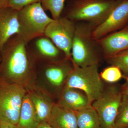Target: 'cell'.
<instances>
[{"mask_svg":"<svg viewBox=\"0 0 128 128\" xmlns=\"http://www.w3.org/2000/svg\"><path fill=\"white\" fill-rule=\"evenodd\" d=\"M1 52L0 73L2 78L25 87L34 70L32 58L27 44L16 34L5 44Z\"/></svg>","mask_w":128,"mask_h":128,"instance_id":"6da1fadb","label":"cell"},{"mask_svg":"<svg viewBox=\"0 0 128 128\" xmlns=\"http://www.w3.org/2000/svg\"><path fill=\"white\" fill-rule=\"evenodd\" d=\"M96 26L88 22H76L75 32L71 48V59L80 67L98 65L102 54L97 40L92 35Z\"/></svg>","mask_w":128,"mask_h":128,"instance_id":"7a4b0ae2","label":"cell"},{"mask_svg":"<svg viewBox=\"0 0 128 128\" xmlns=\"http://www.w3.org/2000/svg\"><path fill=\"white\" fill-rule=\"evenodd\" d=\"M121 0H71L64 17L75 22H83L96 26L106 18Z\"/></svg>","mask_w":128,"mask_h":128,"instance_id":"3957f363","label":"cell"},{"mask_svg":"<svg viewBox=\"0 0 128 128\" xmlns=\"http://www.w3.org/2000/svg\"><path fill=\"white\" fill-rule=\"evenodd\" d=\"M72 61L73 68L66 78L64 87L82 91L87 96L89 103L92 105L100 97L104 89L98 73V65L80 67L76 64L72 60Z\"/></svg>","mask_w":128,"mask_h":128,"instance_id":"277c9868","label":"cell"},{"mask_svg":"<svg viewBox=\"0 0 128 128\" xmlns=\"http://www.w3.org/2000/svg\"><path fill=\"white\" fill-rule=\"evenodd\" d=\"M18 35L26 44L34 38L44 35L48 25L54 19L45 12L41 2L34 3L18 11Z\"/></svg>","mask_w":128,"mask_h":128,"instance_id":"5b68a950","label":"cell"},{"mask_svg":"<svg viewBox=\"0 0 128 128\" xmlns=\"http://www.w3.org/2000/svg\"><path fill=\"white\" fill-rule=\"evenodd\" d=\"M27 90L17 83L0 79V120L17 125Z\"/></svg>","mask_w":128,"mask_h":128,"instance_id":"8992f818","label":"cell"},{"mask_svg":"<svg viewBox=\"0 0 128 128\" xmlns=\"http://www.w3.org/2000/svg\"><path fill=\"white\" fill-rule=\"evenodd\" d=\"M122 94L116 86L104 89L100 97L92 104L98 114L101 128H114Z\"/></svg>","mask_w":128,"mask_h":128,"instance_id":"52a82bcc","label":"cell"},{"mask_svg":"<svg viewBox=\"0 0 128 128\" xmlns=\"http://www.w3.org/2000/svg\"><path fill=\"white\" fill-rule=\"evenodd\" d=\"M76 27V22L61 16L50 22L44 31V36L52 41L68 58H71V48Z\"/></svg>","mask_w":128,"mask_h":128,"instance_id":"ba28073f","label":"cell"},{"mask_svg":"<svg viewBox=\"0 0 128 128\" xmlns=\"http://www.w3.org/2000/svg\"><path fill=\"white\" fill-rule=\"evenodd\" d=\"M128 24V0H121L102 22L93 28L92 36L98 40Z\"/></svg>","mask_w":128,"mask_h":128,"instance_id":"9c48e42d","label":"cell"},{"mask_svg":"<svg viewBox=\"0 0 128 128\" xmlns=\"http://www.w3.org/2000/svg\"><path fill=\"white\" fill-rule=\"evenodd\" d=\"M28 51L32 58L46 59L50 62L59 60L63 52L56 46L49 38L44 36L34 38L27 44ZM61 60V59H60Z\"/></svg>","mask_w":128,"mask_h":128,"instance_id":"30bf717a","label":"cell"},{"mask_svg":"<svg viewBox=\"0 0 128 128\" xmlns=\"http://www.w3.org/2000/svg\"><path fill=\"white\" fill-rule=\"evenodd\" d=\"M97 41L105 58L126 50L128 48V24Z\"/></svg>","mask_w":128,"mask_h":128,"instance_id":"8fae6325","label":"cell"},{"mask_svg":"<svg viewBox=\"0 0 128 128\" xmlns=\"http://www.w3.org/2000/svg\"><path fill=\"white\" fill-rule=\"evenodd\" d=\"M18 12L9 6L0 9V51L12 37L18 34Z\"/></svg>","mask_w":128,"mask_h":128,"instance_id":"7c38bea8","label":"cell"},{"mask_svg":"<svg viewBox=\"0 0 128 128\" xmlns=\"http://www.w3.org/2000/svg\"><path fill=\"white\" fill-rule=\"evenodd\" d=\"M73 68L71 58H64L50 62L44 68V73L47 80L54 86L60 87L66 81Z\"/></svg>","mask_w":128,"mask_h":128,"instance_id":"4fadbf2b","label":"cell"},{"mask_svg":"<svg viewBox=\"0 0 128 128\" xmlns=\"http://www.w3.org/2000/svg\"><path fill=\"white\" fill-rule=\"evenodd\" d=\"M58 105L74 112L91 105L84 92L75 88L64 87Z\"/></svg>","mask_w":128,"mask_h":128,"instance_id":"5bb4252c","label":"cell"},{"mask_svg":"<svg viewBox=\"0 0 128 128\" xmlns=\"http://www.w3.org/2000/svg\"><path fill=\"white\" fill-rule=\"evenodd\" d=\"M48 122L54 128H78L75 112L54 104Z\"/></svg>","mask_w":128,"mask_h":128,"instance_id":"9a60e30c","label":"cell"},{"mask_svg":"<svg viewBox=\"0 0 128 128\" xmlns=\"http://www.w3.org/2000/svg\"><path fill=\"white\" fill-rule=\"evenodd\" d=\"M28 90L36 113L39 124L48 122L55 104L41 92L33 89Z\"/></svg>","mask_w":128,"mask_h":128,"instance_id":"2e32d148","label":"cell"},{"mask_svg":"<svg viewBox=\"0 0 128 128\" xmlns=\"http://www.w3.org/2000/svg\"><path fill=\"white\" fill-rule=\"evenodd\" d=\"M39 124L34 106L27 92L23 98L17 126L18 128H37Z\"/></svg>","mask_w":128,"mask_h":128,"instance_id":"e0dca14e","label":"cell"},{"mask_svg":"<svg viewBox=\"0 0 128 128\" xmlns=\"http://www.w3.org/2000/svg\"><path fill=\"white\" fill-rule=\"evenodd\" d=\"M78 128H101L98 114L92 105L75 112Z\"/></svg>","mask_w":128,"mask_h":128,"instance_id":"ac0fdd59","label":"cell"},{"mask_svg":"<svg viewBox=\"0 0 128 128\" xmlns=\"http://www.w3.org/2000/svg\"><path fill=\"white\" fill-rule=\"evenodd\" d=\"M128 128V95H122L114 128Z\"/></svg>","mask_w":128,"mask_h":128,"instance_id":"d6986e66","label":"cell"},{"mask_svg":"<svg viewBox=\"0 0 128 128\" xmlns=\"http://www.w3.org/2000/svg\"><path fill=\"white\" fill-rule=\"evenodd\" d=\"M66 0H41V4L44 10L50 12L52 18L56 20L61 16Z\"/></svg>","mask_w":128,"mask_h":128,"instance_id":"ffe728a7","label":"cell"},{"mask_svg":"<svg viewBox=\"0 0 128 128\" xmlns=\"http://www.w3.org/2000/svg\"><path fill=\"white\" fill-rule=\"evenodd\" d=\"M112 66L119 68L124 76L128 74V48L113 56L106 58Z\"/></svg>","mask_w":128,"mask_h":128,"instance_id":"44dd1931","label":"cell"},{"mask_svg":"<svg viewBox=\"0 0 128 128\" xmlns=\"http://www.w3.org/2000/svg\"><path fill=\"white\" fill-rule=\"evenodd\" d=\"M101 79L109 83H114L121 80L122 77V72L119 68L114 66L108 67L101 72Z\"/></svg>","mask_w":128,"mask_h":128,"instance_id":"7402d4cb","label":"cell"},{"mask_svg":"<svg viewBox=\"0 0 128 128\" xmlns=\"http://www.w3.org/2000/svg\"><path fill=\"white\" fill-rule=\"evenodd\" d=\"M41 0H9L8 6L19 11L28 5L41 2Z\"/></svg>","mask_w":128,"mask_h":128,"instance_id":"603a6c76","label":"cell"},{"mask_svg":"<svg viewBox=\"0 0 128 128\" xmlns=\"http://www.w3.org/2000/svg\"><path fill=\"white\" fill-rule=\"evenodd\" d=\"M0 128H18L17 125L4 120H0Z\"/></svg>","mask_w":128,"mask_h":128,"instance_id":"cb8c5ba5","label":"cell"},{"mask_svg":"<svg viewBox=\"0 0 128 128\" xmlns=\"http://www.w3.org/2000/svg\"><path fill=\"white\" fill-rule=\"evenodd\" d=\"M124 77L126 78V81L120 90L122 95H128V74Z\"/></svg>","mask_w":128,"mask_h":128,"instance_id":"d4e9b609","label":"cell"},{"mask_svg":"<svg viewBox=\"0 0 128 128\" xmlns=\"http://www.w3.org/2000/svg\"><path fill=\"white\" fill-rule=\"evenodd\" d=\"M37 128H54L49 124L48 122H43L40 123Z\"/></svg>","mask_w":128,"mask_h":128,"instance_id":"484cf974","label":"cell"},{"mask_svg":"<svg viewBox=\"0 0 128 128\" xmlns=\"http://www.w3.org/2000/svg\"><path fill=\"white\" fill-rule=\"evenodd\" d=\"M9 0H0V9L8 6Z\"/></svg>","mask_w":128,"mask_h":128,"instance_id":"4316f807","label":"cell"},{"mask_svg":"<svg viewBox=\"0 0 128 128\" xmlns=\"http://www.w3.org/2000/svg\"></svg>","mask_w":128,"mask_h":128,"instance_id":"83f0119b","label":"cell"},{"mask_svg":"<svg viewBox=\"0 0 128 128\" xmlns=\"http://www.w3.org/2000/svg\"></svg>","mask_w":128,"mask_h":128,"instance_id":"f1b7e54d","label":"cell"},{"mask_svg":"<svg viewBox=\"0 0 128 128\" xmlns=\"http://www.w3.org/2000/svg\"></svg>","mask_w":128,"mask_h":128,"instance_id":"f546056e","label":"cell"}]
</instances>
